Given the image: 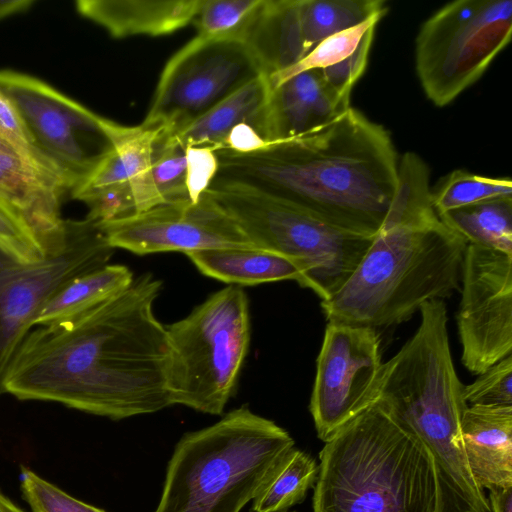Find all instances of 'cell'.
I'll list each match as a JSON object with an SVG mask.
<instances>
[{
	"label": "cell",
	"mask_w": 512,
	"mask_h": 512,
	"mask_svg": "<svg viewBox=\"0 0 512 512\" xmlns=\"http://www.w3.org/2000/svg\"><path fill=\"white\" fill-rule=\"evenodd\" d=\"M162 281L144 273L119 294L32 329L8 369L5 392L112 420L172 405L170 346L153 306Z\"/></svg>",
	"instance_id": "6da1fadb"
},
{
	"label": "cell",
	"mask_w": 512,
	"mask_h": 512,
	"mask_svg": "<svg viewBox=\"0 0 512 512\" xmlns=\"http://www.w3.org/2000/svg\"><path fill=\"white\" fill-rule=\"evenodd\" d=\"M216 176L240 181L362 235L380 229L398 185L389 132L349 107L300 136L221 149Z\"/></svg>",
	"instance_id": "7a4b0ae2"
},
{
	"label": "cell",
	"mask_w": 512,
	"mask_h": 512,
	"mask_svg": "<svg viewBox=\"0 0 512 512\" xmlns=\"http://www.w3.org/2000/svg\"><path fill=\"white\" fill-rule=\"evenodd\" d=\"M429 175L419 155H402L397 190L380 229L347 281L321 301L327 322L386 328L460 289L468 243L434 210Z\"/></svg>",
	"instance_id": "3957f363"
},
{
	"label": "cell",
	"mask_w": 512,
	"mask_h": 512,
	"mask_svg": "<svg viewBox=\"0 0 512 512\" xmlns=\"http://www.w3.org/2000/svg\"><path fill=\"white\" fill-rule=\"evenodd\" d=\"M313 512H439L431 456L378 401L319 453Z\"/></svg>",
	"instance_id": "277c9868"
},
{
	"label": "cell",
	"mask_w": 512,
	"mask_h": 512,
	"mask_svg": "<svg viewBox=\"0 0 512 512\" xmlns=\"http://www.w3.org/2000/svg\"><path fill=\"white\" fill-rule=\"evenodd\" d=\"M294 448L274 421L246 405L231 410L180 438L153 512H240Z\"/></svg>",
	"instance_id": "5b68a950"
},
{
	"label": "cell",
	"mask_w": 512,
	"mask_h": 512,
	"mask_svg": "<svg viewBox=\"0 0 512 512\" xmlns=\"http://www.w3.org/2000/svg\"><path fill=\"white\" fill-rule=\"evenodd\" d=\"M204 195L257 248L295 260L304 271V288L321 301L347 281L375 236L341 228L261 189L220 176Z\"/></svg>",
	"instance_id": "8992f818"
},
{
	"label": "cell",
	"mask_w": 512,
	"mask_h": 512,
	"mask_svg": "<svg viewBox=\"0 0 512 512\" xmlns=\"http://www.w3.org/2000/svg\"><path fill=\"white\" fill-rule=\"evenodd\" d=\"M166 330L172 405L222 415L249 349L247 294L239 286H226Z\"/></svg>",
	"instance_id": "52a82bcc"
},
{
	"label": "cell",
	"mask_w": 512,
	"mask_h": 512,
	"mask_svg": "<svg viewBox=\"0 0 512 512\" xmlns=\"http://www.w3.org/2000/svg\"><path fill=\"white\" fill-rule=\"evenodd\" d=\"M512 35V0H458L421 26L415 67L427 98L438 107L474 84Z\"/></svg>",
	"instance_id": "ba28073f"
},
{
	"label": "cell",
	"mask_w": 512,
	"mask_h": 512,
	"mask_svg": "<svg viewBox=\"0 0 512 512\" xmlns=\"http://www.w3.org/2000/svg\"><path fill=\"white\" fill-rule=\"evenodd\" d=\"M0 88L15 106L37 153L66 179L72 193L110 150L114 121L27 74L0 70Z\"/></svg>",
	"instance_id": "9c48e42d"
},
{
	"label": "cell",
	"mask_w": 512,
	"mask_h": 512,
	"mask_svg": "<svg viewBox=\"0 0 512 512\" xmlns=\"http://www.w3.org/2000/svg\"><path fill=\"white\" fill-rule=\"evenodd\" d=\"M114 248L87 218L67 220V240L58 253L24 263L0 251V396L5 378L44 303L68 281L107 265Z\"/></svg>",
	"instance_id": "30bf717a"
},
{
	"label": "cell",
	"mask_w": 512,
	"mask_h": 512,
	"mask_svg": "<svg viewBox=\"0 0 512 512\" xmlns=\"http://www.w3.org/2000/svg\"><path fill=\"white\" fill-rule=\"evenodd\" d=\"M259 74L244 41L196 35L166 63L142 124L172 133Z\"/></svg>",
	"instance_id": "8fae6325"
},
{
	"label": "cell",
	"mask_w": 512,
	"mask_h": 512,
	"mask_svg": "<svg viewBox=\"0 0 512 512\" xmlns=\"http://www.w3.org/2000/svg\"><path fill=\"white\" fill-rule=\"evenodd\" d=\"M375 328L327 322L309 410L324 443L375 401L382 369Z\"/></svg>",
	"instance_id": "7c38bea8"
},
{
	"label": "cell",
	"mask_w": 512,
	"mask_h": 512,
	"mask_svg": "<svg viewBox=\"0 0 512 512\" xmlns=\"http://www.w3.org/2000/svg\"><path fill=\"white\" fill-rule=\"evenodd\" d=\"M460 284L461 362L480 374L512 355V255L468 244Z\"/></svg>",
	"instance_id": "4fadbf2b"
},
{
	"label": "cell",
	"mask_w": 512,
	"mask_h": 512,
	"mask_svg": "<svg viewBox=\"0 0 512 512\" xmlns=\"http://www.w3.org/2000/svg\"><path fill=\"white\" fill-rule=\"evenodd\" d=\"M114 249L137 255L254 247L237 224L204 194L198 203L164 204L96 223Z\"/></svg>",
	"instance_id": "5bb4252c"
},
{
	"label": "cell",
	"mask_w": 512,
	"mask_h": 512,
	"mask_svg": "<svg viewBox=\"0 0 512 512\" xmlns=\"http://www.w3.org/2000/svg\"><path fill=\"white\" fill-rule=\"evenodd\" d=\"M70 194L56 169L0 138V199L29 223L49 256L66 245L61 206Z\"/></svg>",
	"instance_id": "9a60e30c"
},
{
	"label": "cell",
	"mask_w": 512,
	"mask_h": 512,
	"mask_svg": "<svg viewBox=\"0 0 512 512\" xmlns=\"http://www.w3.org/2000/svg\"><path fill=\"white\" fill-rule=\"evenodd\" d=\"M349 107L350 101L334 93L320 69L307 70L271 87L255 129L264 143L287 140L334 120Z\"/></svg>",
	"instance_id": "2e32d148"
},
{
	"label": "cell",
	"mask_w": 512,
	"mask_h": 512,
	"mask_svg": "<svg viewBox=\"0 0 512 512\" xmlns=\"http://www.w3.org/2000/svg\"><path fill=\"white\" fill-rule=\"evenodd\" d=\"M162 129L143 124L128 127L114 122L110 150L70 196L82 201L107 188L129 186L135 196L136 213L161 205L152 181L151 165L155 141Z\"/></svg>",
	"instance_id": "e0dca14e"
},
{
	"label": "cell",
	"mask_w": 512,
	"mask_h": 512,
	"mask_svg": "<svg viewBox=\"0 0 512 512\" xmlns=\"http://www.w3.org/2000/svg\"><path fill=\"white\" fill-rule=\"evenodd\" d=\"M461 436L469 470L484 490L512 486V407L467 406Z\"/></svg>",
	"instance_id": "ac0fdd59"
},
{
	"label": "cell",
	"mask_w": 512,
	"mask_h": 512,
	"mask_svg": "<svg viewBox=\"0 0 512 512\" xmlns=\"http://www.w3.org/2000/svg\"><path fill=\"white\" fill-rule=\"evenodd\" d=\"M203 1L79 0L76 10L120 39L171 34L193 22Z\"/></svg>",
	"instance_id": "d6986e66"
},
{
	"label": "cell",
	"mask_w": 512,
	"mask_h": 512,
	"mask_svg": "<svg viewBox=\"0 0 512 512\" xmlns=\"http://www.w3.org/2000/svg\"><path fill=\"white\" fill-rule=\"evenodd\" d=\"M218 172V160L208 148L185 147L164 129L155 141L151 177L164 204H196Z\"/></svg>",
	"instance_id": "ffe728a7"
},
{
	"label": "cell",
	"mask_w": 512,
	"mask_h": 512,
	"mask_svg": "<svg viewBox=\"0 0 512 512\" xmlns=\"http://www.w3.org/2000/svg\"><path fill=\"white\" fill-rule=\"evenodd\" d=\"M270 89L268 76L259 74L202 115L167 133L185 147L208 148L213 152L223 149L229 135L237 127L249 124L255 129Z\"/></svg>",
	"instance_id": "44dd1931"
},
{
	"label": "cell",
	"mask_w": 512,
	"mask_h": 512,
	"mask_svg": "<svg viewBox=\"0 0 512 512\" xmlns=\"http://www.w3.org/2000/svg\"><path fill=\"white\" fill-rule=\"evenodd\" d=\"M205 276L235 286L294 280L304 287L302 267L293 259L254 247L213 248L185 254Z\"/></svg>",
	"instance_id": "7402d4cb"
},
{
	"label": "cell",
	"mask_w": 512,
	"mask_h": 512,
	"mask_svg": "<svg viewBox=\"0 0 512 512\" xmlns=\"http://www.w3.org/2000/svg\"><path fill=\"white\" fill-rule=\"evenodd\" d=\"M133 281L131 270L121 264H107L80 275L44 303L33 324L47 325L86 311L126 290Z\"/></svg>",
	"instance_id": "603a6c76"
},
{
	"label": "cell",
	"mask_w": 512,
	"mask_h": 512,
	"mask_svg": "<svg viewBox=\"0 0 512 512\" xmlns=\"http://www.w3.org/2000/svg\"><path fill=\"white\" fill-rule=\"evenodd\" d=\"M297 21L306 55L328 37L383 15V0H296Z\"/></svg>",
	"instance_id": "cb8c5ba5"
},
{
	"label": "cell",
	"mask_w": 512,
	"mask_h": 512,
	"mask_svg": "<svg viewBox=\"0 0 512 512\" xmlns=\"http://www.w3.org/2000/svg\"><path fill=\"white\" fill-rule=\"evenodd\" d=\"M438 216L468 244L512 255V198L487 200Z\"/></svg>",
	"instance_id": "d4e9b609"
},
{
	"label": "cell",
	"mask_w": 512,
	"mask_h": 512,
	"mask_svg": "<svg viewBox=\"0 0 512 512\" xmlns=\"http://www.w3.org/2000/svg\"><path fill=\"white\" fill-rule=\"evenodd\" d=\"M317 473L316 461L294 448L252 500L250 512H285L301 503L314 485Z\"/></svg>",
	"instance_id": "484cf974"
},
{
	"label": "cell",
	"mask_w": 512,
	"mask_h": 512,
	"mask_svg": "<svg viewBox=\"0 0 512 512\" xmlns=\"http://www.w3.org/2000/svg\"><path fill=\"white\" fill-rule=\"evenodd\" d=\"M432 205L438 215L449 210L479 202L512 198L510 179L476 175L462 169L454 170L432 191Z\"/></svg>",
	"instance_id": "4316f807"
},
{
	"label": "cell",
	"mask_w": 512,
	"mask_h": 512,
	"mask_svg": "<svg viewBox=\"0 0 512 512\" xmlns=\"http://www.w3.org/2000/svg\"><path fill=\"white\" fill-rule=\"evenodd\" d=\"M263 0H204L193 20L197 36L244 41Z\"/></svg>",
	"instance_id": "83f0119b"
},
{
	"label": "cell",
	"mask_w": 512,
	"mask_h": 512,
	"mask_svg": "<svg viewBox=\"0 0 512 512\" xmlns=\"http://www.w3.org/2000/svg\"><path fill=\"white\" fill-rule=\"evenodd\" d=\"M383 15H375L359 25L338 32L320 42L296 64L270 75V87L292 76L312 69H324L336 65L350 56L359 46L365 34L376 27Z\"/></svg>",
	"instance_id": "f1b7e54d"
},
{
	"label": "cell",
	"mask_w": 512,
	"mask_h": 512,
	"mask_svg": "<svg viewBox=\"0 0 512 512\" xmlns=\"http://www.w3.org/2000/svg\"><path fill=\"white\" fill-rule=\"evenodd\" d=\"M0 251L24 263L39 262L49 256L29 223L1 199Z\"/></svg>",
	"instance_id": "f546056e"
},
{
	"label": "cell",
	"mask_w": 512,
	"mask_h": 512,
	"mask_svg": "<svg viewBox=\"0 0 512 512\" xmlns=\"http://www.w3.org/2000/svg\"><path fill=\"white\" fill-rule=\"evenodd\" d=\"M20 489L32 512H106L78 500L34 471L21 466Z\"/></svg>",
	"instance_id": "4dcf8cb0"
},
{
	"label": "cell",
	"mask_w": 512,
	"mask_h": 512,
	"mask_svg": "<svg viewBox=\"0 0 512 512\" xmlns=\"http://www.w3.org/2000/svg\"><path fill=\"white\" fill-rule=\"evenodd\" d=\"M478 375L473 383L463 387L467 406L512 407V355Z\"/></svg>",
	"instance_id": "1f68e13d"
},
{
	"label": "cell",
	"mask_w": 512,
	"mask_h": 512,
	"mask_svg": "<svg viewBox=\"0 0 512 512\" xmlns=\"http://www.w3.org/2000/svg\"><path fill=\"white\" fill-rule=\"evenodd\" d=\"M375 28L365 34L357 49L342 62L320 69L327 85L342 99L350 101L351 90L366 68Z\"/></svg>",
	"instance_id": "d6a6232c"
},
{
	"label": "cell",
	"mask_w": 512,
	"mask_h": 512,
	"mask_svg": "<svg viewBox=\"0 0 512 512\" xmlns=\"http://www.w3.org/2000/svg\"><path fill=\"white\" fill-rule=\"evenodd\" d=\"M0 138L47 163L35 150L20 115L11 100L1 88Z\"/></svg>",
	"instance_id": "836d02e7"
},
{
	"label": "cell",
	"mask_w": 512,
	"mask_h": 512,
	"mask_svg": "<svg viewBox=\"0 0 512 512\" xmlns=\"http://www.w3.org/2000/svg\"><path fill=\"white\" fill-rule=\"evenodd\" d=\"M488 490L491 512H512V486L492 487Z\"/></svg>",
	"instance_id": "e575fe53"
},
{
	"label": "cell",
	"mask_w": 512,
	"mask_h": 512,
	"mask_svg": "<svg viewBox=\"0 0 512 512\" xmlns=\"http://www.w3.org/2000/svg\"><path fill=\"white\" fill-rule=\"evenodd\" d=\"M35 2L32 0L0 1V20L27 11Z\"/></svg>",
	"instance_id": "d590c367"
},
{
	"label": "cell",
	"mask_w": 512,
	"mask_h": 512,
	"mask_svg": "<svg viewBox=\"0 0 512 512\" xmlns=\"http://www.w3.org/2000/svg\"><path fill=\"white\" fill-rule=\"evenodd\" d=\"M0 512H26L0 490Z\"/></svg>",
	"instance_id": "8d00e7d4"
}]
</instances>
